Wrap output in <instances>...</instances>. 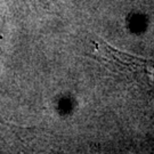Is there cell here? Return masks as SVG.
I'll return each mask as SVG.
<instances>
[{
  "label": "cell",
  "mask_w": 154,
  "mask_h": 154,
  "mask_svg": "<svg viewBox=\"0 0 154 154\" xmlns=\"http://www.w3.org/2000/svg\"><path fill=\"white\" fill-rule=\"evenodd\" d=\"M93 45L94 56L111 71L154 88V61L120 51L103 40Z\"/></svg>",
  "instance_id": "1"
}]
</instances>
